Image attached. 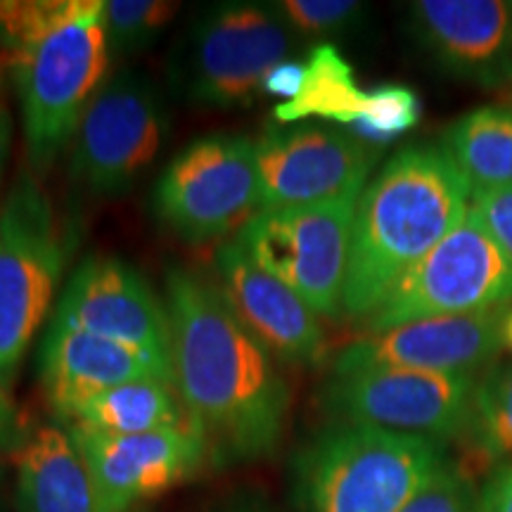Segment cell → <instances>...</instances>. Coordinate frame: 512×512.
Masks as SVG:
<instances>
[{"instance_id":"6da1fadb","label":"cell","mask_w":512,"mask_h":512,"mask_svg":"<svg viewBox=\"0 0 512 512\" xmlns=\"http://www.w3.org/2000/svg\"><path fill=\"white\" fill-rule=\"evenodd\" d=\"M176 389L214 463H252L280 446L290 389L273 354L249 332L209 278L166 275Z\"/></svg>"},{"instance_id":"7a4b0ae2","label":"cell","mask_w":512,"mask_h":512,"mask_svg":"<svg viewBox=\"0 0 512 512\" xmlns=\"http://www.w3.org/2000/svg\"><path fill=\"white\" fill-rule=\"evenodd\" d=\"M472 190L444 145L401 147L358 197L342 313L370 318L394 285L465 219Z\"/></svg>"},{"instance_id":"3957f363","label":"cell","mask_w":512,"mask_h":512,"mask_svg":"<svg viewBox=\"0 0 512 512\" xmlns=\"http://www.w3.org/2000/svg\"><path fill=\"white\" fill-rule=\"evenodd\" d=\"M102 0H72L67 15L5 64L22 112L27 162L48 171L72 145L110 69Z\"/></svg>"},{"instance_id":"277c9868","label":"cell","mask_w":512,"mask_h":512,"mask_svg":"<svg viewBox=\"0 0 512 512\" xmlns=\"http://www.w3.org/2000/svg\"><path fill=\"white\" fill-rule=\"evenodd\" d=\"M448 463L446 444L332 422L297 458L304 512H401Z\"/></svg>"},{"instance_id":"5b68a950","label":"cell","mask_w":512,"mask_h":512,"mask_svg":"<svg viewBox=\"0 0 512 512\" xmlns=\"http://www.w3.org/2000/svg\"><path fill=\"white\" fill-rule=\"evenodd\" d=\"M294 34L266 3H219L192 22L174 62L176 88L211 110H240L264 95V79L290 60Z\"/></svg>"},{"instance_id":"8992f818","label":"cell","mask_w":512,"mask_h":512,"mask_svg":"<svg viewBox=\"0 0 512 512\" xmlns=\"http://www.w3.org/2000/svg\"><path fill=\"white\" fill-rule=\"evenodd\" d=\"M67 247L53 204L19 174L0 204V387L15 380L60 283Z\"/></svg>"},{"instance_id":"52a82bcc","label":"cell","mask_w":512,"mask_h":512,"mask_svg":"<svg viewBox=\"0 0 512 512\" xmlns=\"http://www.w3.org/2000/svg\"><path fill=\"white\" fill-rule=\"evenodd\" d=\"M152 209L178 238L197 245L240 233L261 211L256 143L235 133L197 138L162 171Z\"/></svg>"},{"instance_id":"ba28073f","label":"cell","mask_w":512,"mask_h":512,"mask_svg":"<svg viewBox=\"0 0 512 512\" xmlns=\"http://www.w3.org/2000/svg\"><path fill=\"white\" fill-rule=\"evenodd\" d=\"M512 304V261L475 211L408 271L368 318V332Z\"/></svg>"},{"instance_id":"9c48e42d","label":"cell","mask_w":512,"mask_h":512,"mask_svg":"<svg viewBox=\"0 0 512 512\" xmlns=\"http://www.w3.org/2000/svg\"><path fill=\"white\" fill-rule=\"evenodd\" d=\"M358 197L313 207L261 209L238 233L245 252L318 316L342 313Z\"/></svg>"},{"instance_id":"30bf717a","label":"cell","mask_w":512,"mask_h":512,"mask_svg":"<svg viewBox=\"0 0 512 512\" xmlns=\"http://www.w3.org/2000/svg\"><path fill=\"white\" fill-rule=\"evenodd\" d=\"M169 117L157 86L138 72L107 79L72 140V176L91 195L131 190L162 150Z\"/></svg>"},{"instance_id":"8fae6325","label":"cell","mask_w":512,"mask_h":512,"mask_svg":"<svg viewBox=\"0 0 512 512\" xmlns=\"http://www.w3.org/2000/svg\"><path fill=\"white\" fill-rule=\"evenodd\" d=\"M475 389V375L361 370L332 375L320 401L335 422L448 444L465 437Z\"/></svg>"},{"instance_id":"7c38bea8","label":"cell","mask_w":512,"mask_h":512,"mask_svg":"<svg viewBox=\"0 0 512 512\" xmlns=\"http://www.w3.org/2000/svg\"><path fill=\"white\" fill-rule=\"evenodd\" d=\"M256 143L261 209L313 207L361 195L377 150L339 126L271 124Z\"/></svg>"},{"instance_id":"4fadbf2b","label":"cell","mask_w":512,"mask_h":512,"mask_svg":"<svg viewBox=\"0 0 512 512\" xmlns=\"http://www.w3.org/2000/svg\"><path fill=\"white\" fill-rule=\"evenodd\" d=\"M53 323L138 351L174 375L166 304L126 261L114 256L81 261L55 306Z\"/></svg>"},{"instance_id":"5bb4252c","label":"cell","mask_w":512,"mask_h":512,"mask_svg":"<svg viewBox=\"0 0 512 512\" xmlns=\"http://www.w3.org/2000/svg\"><path fill=\"white\" fill-rule=\"evenodd\" d=\"M508 309L467 316L413 320L380 332H368L339 349L332 375L361 370H415L439 375H475L505 347L503 320Z\"/></svg>"},{"instance_id":"9a60e30c","label":"cell","mask_w":512,"mask_h":512,"mask_svg":"<svg viewBox=\"0 0 512 512\" xmlns=\"http://www.w3.org/2000/svg\"><path fill=\"white\" fill-rule=\"evenodd\" d=\"M91 472L100 512H131L200 472L209 448L195 427L102 434L64 425Z\"/></svg>"},{"instance_id":"2e32d148","label":"cell","mask_w":512,"mask_h":512,"mask_svg":"<svg viewBox=\"0 0 512 512\" xmlns=\"http://www.w3.org/2000/svg\"><path fill=\"white\" fill-rule=\"evenodd\" d=\"M408 31L441 72L479 88L512 83V5L503 0H418Z\"/></svg>"},{"instance_id":"e0dca14e","label":"cell","mask_w":512,"mask_h":512,"mask_svg":"<svg viewBox=\"0 0 512 512\" xmlns=\"http://www.w3.org/2000/svg\"><path fill=\"white\" fill-rule=\"evenodd\" d=\"M216 287L242 325L275 358L290 366H318L328 354L320 316L309 304L264 271L240 240H226L214 256Z\"/></svg>"},{"instance_id":"ac0fdd59","label":"cell","mask_w":512,"mask_h":512,"mask_svg":"<svg viewBox=\"0 0 512 512\" xmlns=\"http://www.w3.org/2000/svg\"><path fill=\"white\" fill-rule=\"evenodd\" d=\"M38 375L57 420L91 396L119 384L140 380L176 384L169 370L159 368L138 351L53 320L38 349Z\"/></svg>"},{"instance_id":"d6986e66","label":"cell","mask_w":512,"mask_h":512,"mask_svg":"<svg viewBox=\"0 0 512 512\" xmlns=\"http://www.w3.org/2000/svg\"><path fill=\"white\" fill-rule=\"evenodd\" d=\"M15 465L17 512H100L86 460L60 422L29 430Z\"/></svg>"},{"instance_id":"ffe728a7","label":"cell","mask_w":512,"mask_h":512,"mask_svg":"<svg viewBox=\"0 0 512 512\" xmlns=\"http://www.w3.org/2000/svg\"><path fill=\"white\" fill-rule=\"evenodd\" d=\"M60 425L102 434H147L192 427L176 384L140 380L119 384L74 406Z\"/></svg>"},{"instance_id":"44dd1931","label":"cell","mask_w":512,"mask_h":512,"mask_svg":"<svg viewBox=\"0 0 512 512\" xmlns=\"http://www.w3.org/2000/svg\"><path fill=\"white\" fill-rule=\"evenodd\" d=\"M304 69V86L297 98L275 105V124L323 119L347 128L366 114L368 91L358 88L354 67L332 43H318L306 57Z\"/></svg>"},{"instance_id":"7402d4cb","label":"cell","mask_w":512,"mask_h":512,"mask_svg":"<svg viewBox=\"0 0 512 512\" xmlns=\"http://www.w3.org/2000/svg\"><path fill=\"white\" fill-rule=\"evenodd\" d=\"M444 150L475 192L512 185V110L479 107L446 131Z\"/></svg>"},{"instance_id":"603a6c76","label":"cell","mask_w":512,"mask_h":512,"mask_svg":"<svg viewBox=\"0 0 512 512\" xmlns=\"http://www.w3.org/2000/svg\"><path fill=\"white\" fill-rule=\"evenodd\" d=\"M463 441L482 465L498 467L512 460V363L491 368L477 380Z\"/></svg>"},{"instance_id":"cb8c5ba5","label":"cell","mask_w":512,"mask_h":512,"mask_svg":"<svg viewBox=\"0 0 512 512\" xmlns=\"http://www.w3.org/2000/svg\"><path fill=\"white\" fill-rule=\"evenodd\" d=\"M181 5L169 0H102L107 48L112 57L143 53L164 34Z\"/></svg>"},{"instance_id":"d4e9b609","label":"cell","mask_w":512,"mask_h":512,"mask_svg":"<svg viewBox=\"0 0 512 512\" xmlns=\"http://www.w3.org/2000/svg\"><path fill=\"white\" fill-rule=\"evenodd\" d=\"M422 105L418 93L403 83H380L368 91V110L344 131L370 150L392 145L418 126Z\"/></svg>"},{"instance_id":"484cf974","label":"cell","mask_w":512,"mask_h":512,"mask_svg":"<svg viewBox=\"0 0 512 512\" xmlns=\"http://www.w3.org/2000/svg\"><path fill=\"white\" fill-rule=\"evenodd\" d=\"M69 5L72 0H0V60L3 64L46 36L67 15Z\"/></svg>"},{"instance_id":"4316f807","label":"cell","mask_w":512,"mask_h":512,"mask_svg":"<svg viewBox=\"0 0 512 512\" xmlns=\"http://www.w3.org/2000/svg\"><path fill=\"white\" fill-rule=\"evenodd\" d=\"M280 15L302 36H339L361 24L366 8L356 0H280L275 3Z\"/></svg>"},{"instance_id":"83f0119b","label":"cell","mask_w":512,"mask_h":512,"mask_svg":"<svg viewBox=\"0 0 512 512\" xmlns=\"http://www.w3.org/2000/svg\"><path fill=\"white\" fill-rule=\"evenodd\" d=\"M479 489L451 460L432 475L401 512H477Z\"/></svg>"},{"instance_id":"f1b7e54d","label":"cell","mask_w":512,"mask_h":512,"mask_svg":"<svg viewBox=\"0 0 512 512\" xmlns=\"http://www.w3.org/2000/svg\"><path fill=\"white\" fill-rule=\"evenodd\" d=\"M472 211L512 261V185L510 188L475 192Z\"/></svg>"},{"instance_id":"f546056e","label":"cell","mask_w":512,"mask_h":512,"mask_svg":"<svg viewBox=\"0 0 512 512\" xmlns=\"http://www.w3.org/2000/svg\"><path fill=\"white\" fill-rule=\"evenodd\" d=\"M477 512H512V460L489 472L479 489Z\"/></svg>"},{"instance_id":"4dcf8cb0","label":"cell","mask_w":512,"mask_h":512,"mask_svg":"<svg viewBox=\"0 0 512 512\" xmlns=\"http://www.w3.org/2000/svg\"><path fill=\"white\" fill-rule=\"evenodd\" d=\"M304 74V62H280L264 79V95H273V98H278L280 102L294 100L304 86Z\"/></svg>"},{"instance_id":"1f68e13d","label":"cell","mask_w":512,"mask_h":512,"mask_svg":"<svg viewBox=\"0 0 512 512\" xmlns=\"http://www.w3.org/2000/svg\"><path fill=\"white\" fill-rule=\"evenodd\" d=\"M29 430L12 403L8 389L0 387V453H17Z\"/></svg>"},{"instance_id":"d6a6232c","label":"cell","mask_w":512,"mask_h":512,"mask_svg":"<svg viewBox=\"0 0 512 512\" xmlns=\"http://www.w3.org/2000/svg\"><path fill=\"white\" fill-rule=\"evenodd\" d=\"M10 147H12V117L10 112L0 105V183H3L5 169H8Z\"/></svg>"},{"instance_id":"836d02e7","label":"cell","mask_w":512,"mask_h":512,"mask_svg":"<svg viewBox=\"0 0 512 512\" xmlns=\"http://www.w3.org/2000/svg\"><path fill=\"white\" fill-rule=\"evenodd\" d=\"M503 342L505 347H510L512 351V309L505 313V320H503Z\"/></svg>"},{"instance_id":"e575fe53","label":"cell","mask_w":512,"mask_h":512,"mask_svg":"<svg viewBox=\"0 0 512 512\" xmlns=\"http://www.w3.org/2000/svg\"><path fill=\"white\" fill-rule=\"evenodd\" d=\"M233 512H273V510L261 508V505H247V508H238V510H233Z\"/></svg>"},{"instance_id":"d590c367","label":"cell","mask_w":512,"mask_h":512,"mask_svg":"<svg viewBox=\"0 0 512 512\" xmlns=\"http://www.w3.org/2000/svg\"><path fill=\"white\" fill-rule=\"evenodd\" d=\"M5 72H8V69H5V64H3V60H0V93H3V83H5Z\"/></svg>"},{"instance_id":"8d00e7d4","label":"cell","mask_w":512,"mask_h":512,"mask_svg":"<svg viewBox=\"0 0 512 512\" xmlns=\"http://www.w3.org/2000/svg\"><path fill=\"white\" fill-rule=\"evenodd\" d=\"M3 465H0V494H3Z\"/></svg>"},{"instance_id":"74e56055","label":"cell","mask_w":512,"mask_h":512,"mask_svg":"<svg viewBox=\"0 0 512 512\" xmlns=\"http://www.w3.org/2000/svg\"><path fill=\"white\" fill-rule=\"evenodd\" d=\"M510 5H512V3H510Z\"/></svg>"}]
</instances>
